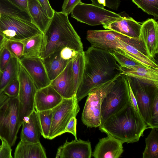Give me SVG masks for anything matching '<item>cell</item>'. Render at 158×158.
<instances>
[{
  "instance_id": "obj_1",
  "label": "cell",
  "mask_w": 158,
  "mask_h": 158,
  "mask_svg": "<svg viewBox=\"0 0 158 158\" xmlns=\"http://www.w3.org/2000/svg\"><path fill=\"white\" fill-rule=\"evenodd\" d=\"M84 68L76 97L79 102L93 89L121 74V67L110 52L91 46L84 52Z\"/></svg>"
},
{
  "instance_id": "obj_2",
  "label": "cell",
  "mask_w": 158,
  "mask_h": 158,
  "mask_svg": "<svg viewBox=\"0 0 158 158\" xmlns=\"http://www.w3.org/2000/svg\"><path fill=\"white\" fill-rule=\"evenodd\" d=\"M43 34L40 56L42 59L65 48L79 52H84L81 38L69 22L68 15L61 11H55Z\"/></svg>"
},
{
  "instance_id": "obj_3",
  "label": "cell",
  "mask_w": 158,
  "mask_h": 158,
  "mask_svg": "<svg viewBox=\"0 0 158 158\" xmlns=\"http://www.w3.org/2000/svg\"><path fill=\"white\" fill-rule=\"evenodd\" d=\"M148 128L140 114L134 109L131 102L99 127L101 132L127 143L138 141Z\"/></svg>"
},
{
  "instance_id": "obj_4",
  "label": "cell",
  "mask_w": 158,
  "mask_h": 158,
  "mask_svg": "<svg viewBox=\"0 0 158 158\" xmlns=\"http://www.w3.org/2000/svg\"><path fill=\"white\" fill-rule=\"evenodd\" d=\"M22 125L19 118L18 96L8 97L0 106V138L13 146Z\"/></svg>"
},
{
  "instance_id": "obj_5",
  "label": "cell",
  "mask_w": 158,
  "mask_h": 158,
  "mask_svg": "<svg viewBox=\"0 0 158 158\" xmlns=\"http://www.w3.org/2000/svg\"><path fill=\"white\" fill-rule=\"evenodd\" d=\"M136 100L139 110L148 128H151V111L153 101L158 95V83L127 76Z\"/></svg>"
},
{
  "instance_id": "obj_6",
  "label": "cell",
  "mask_w": 158,
  "mask_h": 158,
  "mask_svg": "<svg viewBox=\"0 0 158 158\" xmlns=\"http://www.w3.org/2000/svg\"><path fill=\"white\" fill-rule=\"evenodd\" d=\"M130 102L127 76L121 74L116 79L111 89L103 99L101 106V124Z\"/></svg>"
},
{
  "instance_id": "obj_7",
  "label": "cell",
  "mask_w": 158,
  "mask_h": 158,
  "mask_svg": "<svg viewBox=\"0 0 158 158\" xmlns=\"http://www.w3.org/2000/svg\"><path fill=\"white\" fill-rule=\"evenodd\" d=\"M117 78L95 88L89 94L81 116L82 122L87 127H97L100 126L102 101Z\"/></svg>"
},
{
  "instance_id": "obj_8",
  "label": "cell",
  "mask_w": 158,
  "mask_h": 158,
  "mask_svg": "<svg viewBox=\"0 0 158 158\" xmlns=\"http://www.w3.org/2000/svg\"><path fill=\"white\" fill-rule=\"evenodd\" d=\"M71 16L90 26L104 25L122 19L120 14L93 4L79 3L72 11Z\"/></svg>"
},
{
  "instance_id": "obj_9",
  "label": "cell",
  "mask_w": 158,
  "mask_h": 158,
  "mask_svg": "<svg viewBox=\"0 0 158 158\" xmlns=\"http://www.w3.org/2000/svg\"><path fill=\"white\" fill-rule=\"evenodd\" d=\"M17 78L19 83L18 99L19 118L23 124L24 120L35 109V97L37 89L19 60Z\"/></svg>"
},
{
  "instance_id": "obj_10",
  "label": "cell",
  "mask_w": 158,
  "mask_h": 158,
  "mask_svg": "<svg viewBox=\"0 0 158 158\" xmlns=\"http://www.w3.org/2000/svg\"><path fill=\"white\" fill-rule=\"evenodd\" d=\"M80 109L76 96L63 98L59 104L52 109V122L48 139H52L65 133L67 124L72 117H76Z\"/></svg>"
},
{
  "instance_id": "obj_11",
  "label": "cell",
  "mask_w": 158,
  "mask_h": 158,
  "mask_svg": "<svg viewBox=\"0 0 158 158\" xmlns=\"http://www.w3.org/2000/svg\"><path fill=\"white\" fill-rule=\"evenodd\" d=\"M0 29L7 40H22L42 33L32 22L1 14Z\"/></svg>"
},
{
  "instance_id": "obj_12",
  "label": "cell",
  "mask_w": 158,
  "mask_h": 158,
  "mask_svg": "<svg viewBox=\"0 0 158 158\" xmlns=\"http://www.w3.org/2000/svg\"><path fill=\"white\" fill-rule=\"evenodd\" d=\"M33 81L37 89L50 85L43 60L40 57H22L19 60Z\"/></svg>"
},
{
  "instance_id": "obj_13",
  "label": "cell",
  "mask_w": 158,
  "mask_h": 158,
  "mask_svg": "<svg viewBox=\"0 0 158 158\" xmlns=\"http://www.w3.org/2000/svg\"><path fill=\"white\" fill-rule=\"evenodd\" d=\"M90 142L79 139L69 142L66 140L57 149L56 158H90L92 155Z\"/></svg>"
},
{
  "instance_id": "obj_14",
  "label": "cell",
  "mask_w": 158,
  "mask_h": 158,
  "mask_svg": "<svg viewBox=\"0 0 158 158\" xmlns=\"http://www.w3.org/2000/svg\"><path fill=\"white\" fill-rule=\"evenodd\" d=\"M50 85L63 98L76 97L77 90L74 82L72 61H70L64 69L53 80Z\"/></svg>"
},
{
  "instance_id": "obj_15",
  "label": "cell",
  "mask_w": 158,
  "mask_h": 158,
  "mask_svg": "<svg viewBox=\"0 0 158 158\" xmlns=\"http://www.w3.org/2000/svg\"><path fill=\"white\" fill-rule=\"evenodd\" d=\"M139 39L145 46L148 57L154 59L158 52V23L149 19L142 23Z\"/></svg>"
},
{
  "instance_id": "obj_16",
  "label": "cell",
  "mask_w": 158,
  "mask_h": 158,
  "mask_svg": "<svg viewBox=\"0 0 158 158\" xmlns=\"http://www.w3.org/2000/svg\"><path fill=\"white\" fill-rule=\"evenodd\" d=\"M123 142L114 137L107 135L99 139L92 156L95 158H118L123 152Z\"/></svg>"
},
{
  "instance_id": "obj_17",
  "label": "cell",
  "mask_w": 158,
  "mask_h": 158,
  "mask_svg": "<svg viewBox=\"0 0 158 158\" xmlns=\"http://www.w3.org/2000/svg\"><path fill=\"white\" fill-rule=\"evenodd\" d=\"M62 97L50 85L37 89L34 101L37 112L52 110L62 101Z\"/></svg>"
},
{
  "instance_id": "obj_18",
  "label": "cell",
  "mask_w": 158,
  "mask_h": 158,
  "mask_svg": "<svg viewBox=\"0 0 158 158\" xmlns=\"http://www.w3.org/2000/svg\"><path fill=\"white\" fill-rule=\"evenodd\" d=\"M20 141L36 143L40 142L42 130L38 112L35 109L22 124Z\"/></svg>"
},
{
  "instance_id": "obj_19",
  "label": "cell",
  "mask_w": 158,
  "mask_h": 158,
  "mask_svg": "<svg viewBox=\"0 0 158 158\" xmlns=\"http://www.w3.org/2000/svg\"><path fill=\"white\" fill-rule=\"evenodd\" d=\"M102 25L106 29L115 31L130 38L139 39L142 24L131 17H124L121 20Z\"/></svg>"
},
{
  "instance_id": "obj_20",
  "label": "cell",
  "mask_w": 158,
  "mask_h": 158,
  "mask_svg": "<svg viewBox=\"0 0 158 158\" xmlns=\"http://www.w3.org/2000/svg\"><path fill=\"white\" fill-rule=\"evenodd\" d=\"M14 158H46V153L40 142L33 143L20 141L14 153Z\"/></svg>"
},
{
  "instance_id": "obj_21",
  "label": "cell",
  "mask_w": 158,
  "mask_h": 158,
  "mask_svg": "<svg viewBox=\"0 0 158 158\" xmlns=\"http://www.w3.org/2000/svg\"><path fill=\"white\" fill-rule=\"evenodd\" d=\"M127 37L125 36L119 39L117 45V50L121 51L146 67L158 69V65L154 59L145 55L136 48L122 41V40Z\"/></svg>"
},
{
  "instance_id": "obj_22",
  "label": "cell",
  "mask_w": 158,
  "mask_h": 158,
  "mask_svg": "<svg viewBox=\"0 0 158 158\" xmlns=\"http://www.w3.org/2000/svg\"><path fill=\"white\" fill-rule=\"evenodd\" d=\"M27 5L32 23L44 34L51 19L46 14L38 0H27Z\"/></svg>"
},
{
  "instance_id": "obj_23",
  "label": "cell",
  "mask_w": 158,
  "mask_h": 158,
  "mask_svg": "<svg viewBox=\"0 0 158 158\" xmlns=\"http://www.w3.org/2000/svg\"><path fill=\"white\" fill-rule=\"evenodd\" d=\"M42 60L51 82L64 69L70 61L61 57L60 51L52 53Z\"/></svg>"
},
{
  "instance_id": "obj_24",
  "label": "cell",
  "mask_w": 158,
  "mask_h": 158,
  "mask_svg": "<svg viewBox=\"0 0 158 158\" xmlns=\"http://www.w3.org/2000/svg\"><path fill=\"white\" fill-rule=\"evenodd\" d=\"M121 74L158 83V69L138 66L131 68L121 67Z\"/></svg>"
},
{
  "instance_id": "obj_25",
  "label": "cell",
  "mask_w": 158,
  "mask_h": 158,
  "mask_svg": "<svg viewBox=\"0 0 158 158\" xmlns=\"http://www.w3.org/2000/svg\"><path fill=\"white\" fill-rule=\"evenodd\" d=\"M43 36L41 33L21 41L23 44V57H40Z\"/></svg>"
},
{
  "instance_id": "obj_26",
  "label": "cell",
  "mask_w": 158,
  "mask_h": 158,
  "mask_svg": "<svg viewBox=\"0 0 158 158\" xmlns=\"http://www.w3.org/2000/svg\"><path fill=\"white\" fill-rule=\"evenodd\" d=\"M19 60L14 57L10 59L4 69L0 72V94L17 75Z\"/></svg>"
},
{
  "instance_id": "obj_27",
  "label": "cell",
  "mask_w": 158,
  "mask_h": 158,
  "mask_svg": "<svg viewBox=\"0 0 158 158\" xmlns=\"http://www.w3.org/2000/svg\"><path fill=\"white\" fill-rule=\"evenodd\" d=\"M1 14L32 22L29 14L21 9L9 0H0Z\"/></svg>"
},
{
  "instance_id": "obj_28",
  "label": "cell",
  "mask_w": 158,
  "mask_h": 158,
  "mask_svg": "<svg viewBox=\"0 0 158 158\" xmlns=\"http://www.w3.org/2000/svg\"><path fill=\"white\" fill-rule=\"evenodd\" d=\"M145 138L146 146L143 158H158V128H152Z\"/></svg>"
},
{
  "instance_id": "obj_29",
  "label": "cell",
  "mask_w": 158,
  "mask_h": 158,
  "mask_svg": "<svg viewBox=\"0 0 158 158\" xmlns=\"http://www.w3.org/2000/svg\"><path fill=\"white\" fill-rule=\"evenodd\" d=\"M84 52H79L72 60L75 87L77 90L81 81L84 68Z\"/></svg>"
},
{
  "instance_id": "obj_30",
  "label": "cell",
  "mask_w": 158,
  "mask_h": 158,
  "mask_svg": "<svg viewBox=\"0 0 158 158\" xmlns=\"http://www.w3.org/2000/svg\"><path fill=\"white\" fill-rule=\"evenodd\" d=\"M137 7L148 15L158 19V0H131Z\"/></svg>"
},
{
  "instance_id": "obj_31",
  "label": "cell",
  "mask_w": 158,
  "mask_h": 158,
  "mask_svg": "<svg viewBox=\"0 0 158 158\" xmlns=\"http://www.w3.org/2000/svg\"><path fill=\"white\" fill-rule=\"evenodd\" d=\"M37 112L41 128V135L44 138L48 139L52 122V110H48Z\"/></svg>"
},
{
  "instance_id": "obj_32",
  "label": "cell",
  "mask_w": 158,
  "mask_h": 158,
  "mask_svg": "<svg viewBox=\"0 0 158 158\" xmlns=\"http://www.w3.org/2000/svg\"><path fill=\"white\" fill-rule=\"evenodd\" d=\"M109 52L121 67L131 68L138 66H144L120 51L112 50Z\"/></svg>"
},
{
  "instance_id": "obj_33",
  "label": "cell",
  "mask_w": 158,
  "mask_h": 158,
  "mask_svg": "<svg viewBox=\"0 0 158 158\" xmlns=\"http://www.w3.org/2000/svg\"><path fill=\"white\" fill-rule=\"evenodd\" d=\"M13 57L19 60L23 57V44L20 40H6L4 44Z\"/></svg>"
},
{
  "instance_id": "obj_34",
  "label": "cell",
  "mask_w": 158,
  "mask_h": 158,
  "mask_svg": "<svg viewBox=\"0 0 158 158\" xmlns=\"http://www.w3.org/2000/svg\"><path fill=\"white\" fill-rule=\"evenodd\" d=\"M19 83L17 76L4 89L3 92L9 98H16L18 96Z\"/></svg>"
},
{
  "instance_id": "obj_35",
  "label": "cell",
  "mask_w": 158,
  "mask_h": 158,
  "mask_svg": "<svg viewBox=\"0 0 158 158\" xmlns=\"http://www.w3.org/2000/svg\"><path fill=\"white\" fill-rule=\"evenodd\" d=\"M92 4L104 8L106 6L114 10H117L120 5V0H90Z\"/></svg>"
},
{
  "instance_id": "obj_36",
  "label": "cell",
  "mask_w": 158,
  "mask_h": 158,
  "mask_svg": "<svg viewBox=\"0 0 158 158\" xmlns=\"http://www.w3.org/2000/svg\"><path fill=\"white\" fill-rule=\"evenodd\" d=\"M151 128H158V95L155 98L151 111Z\"/></svg>"
},
{
  "instance_id": "obj_37",
  "label": "cell",
  "mask_w": 158,
  "mask_h": 158,
  "mask_svg": "<svg viewBox=\"0 0 158 158\" xmlns=\"http://www.w3.org/2000/svg\"><path fill=\"white\" fill-rule=\"evenodd\" d=\"M13 57L12 55L4 45L0 51V70H2L8 63Z\"/></svg>"
},
{
  "instance_id": "obj_38",
  "label": "cell",
  "mask_w": 158,
  "mask_h": 158,
  "mask_svg": "<svg viewBox=\"0 0 158 158\" xmlns=\"http://www.w3.org/2000/svg\"><path fill=\"white\" fill-rule=\"evenodd\" d=\"M0 158H12V149L10 145L5 140L0 138Z\"/></svg>"
},
{
  "instance_id": "obj_39",
  "label": "cell",
  "mask_w": 158,
  "mask_h": 158,
  "mask_svg": "<svg viewBox=\"0 0 158 158\" xmlns=\"http://www.w3.org/2000/svg\"><path fill=\"white\" fill-rule=\"evenodd\" d=\"M81 2V0H64L61 12L69 15L75 7Z\"/></svg>"
},
{
  "instance_id": "obj_40",
  "label": "cell",
  "mask_w": 158,
  "mask_h": 158,
  "mask_svg": "<svg viewBox=\"0 0 158 158\" xmlns=\"http://www.w3.org/2000/svg\"><path fill=\"white\" fill-rule=\"evenodd\" d=\"M79 52L68 48H64L60 51L61 57L69 61L72 60Z\"/></svg>"
},
{
  "instance_id": "obj_41",
  "label": "cell",
  "mask_w": 158,
  "mask_h": 158,
  "mask_svg": "<svg viewBox=\"0 0 158 158\" xmlns=\"http://www.w3.org/2000/svg\"><path fill=\"white\" fill-rule=\"evenodd\" d=\"M76 117H72L66 126L65 129V133L69 132L71 133L77 139L76 132L77 119Z\"/></svg>"
},
{
  "instance_id": "obj_42",
  "label": "cell",
  "mask_w": 158,
  "mask_h": 158,
  "mask_svg": "<svg viewBox=\"0 0 158 158\" xmlns=\"http://www.w3.org/2000/svg\"><path fill=\"white\" fill-rule=\"evenodd\" d=\"M44 12L50 19L53 17L55 11L52 8L48 0H38Z\"/></svg>"
},
{
  "instance_id": "obj_43",
  "label": "cell",
  "mask_w": 158,
  "mask_h": 158,
  "mask_svg": "<svg viewBox=\"0 0 158 158\" xmlns=\"http://www.w3.org/2000/svg\"><path fill=\"white\" fill-rule=\"evenodd\" d=\"M9 0L21 9L29 14L28 9L27 0Z\"/></svg>"
},
{
  "instance_id": "obj_44",
  "label": "cell",
  "mask_w": 158,
  "mask_h": 158,
  "mask_svg": "<svg viewBox=\"0 0 158 158\" xmlns=\"http://www.w3.org/2000/svg\"><path fill=\"white\" fill-rule=\"evenodd\" d=\"M129 90V94L131 102L134 107V109L138 112L139 113V108L138 107L137 102L135 96L133 94V93L131 90L130 86L128 83Z\"/></svg>"
},
{
  "instance_id": "obj_45",
  "label": "cell",
  "mask_w": 158,
  "mask_h": 158,
  "mask_svg": "<svg viewBox=\"0 0 158 158\" xmlns=\"http://www.w3.org/2000/svg\"><path fill=\"white\" fill-rule=\"evenodd\" d=\"M8 98V97L3 92L0 94V106Z\"/></svg>"
},
{
  "instance_id": "obj_46",
  "label": "cell",
  "mask_w": 158,
  "mask_h": 158,
  "mask_svg": "<svg viewBox=\"0 0 158 158\" xmlns=\"http://www.w3.org/2000/svg\"><path fill=\"white\" fill-rule=\"evenodd\" d=\"M6 39L2 33H0V46L4 44Z\"/></svg>"
},
{
  "instance_id": "obj_47",
  "label": "cell",
  "mask_w": 158,
  "mask_h": 158,
  "mask_svg": "<svg viewBox=\"0 0 158 158\" xmlns=\"http://www.w3.org/2000/svg\"><path fill=\"white\" fill-rule=\"evenodd\" d=\"M4 44L0 46V51L1 50L2 48L4 46Z\"/></svg>"
},
{
  "instance_id": "obj_48",
  "label": "cell",
  "mask_w": 158,
  "mask_h": 158,
  "mask_svg": "<svg viewBox=\"0 0 158 158\" xmlns=\"http://www.w3.org/2000/svg\"><path fill=\"white\" fill-rule=\"evenodd\" d=\"M0 33H2V32H1V30L0 29Z\"/></svg>"
},
{
  "instance_id": "obj_49",
  "label": "cell",
  "mask_w": 158,
  "mask_h": 158,
  "mask_svg": "<svg viewBox=\"0 0 158 158\" xmlns=\"http://www.w3.org/2000/svg\"><path fill=\"white\" fill-rule=\"evenodd\" d=\"M1 13L0 12V19L1 18Z\"/></svg>"
},
{
  "instance_id": "obj_50",
  "label": "cell",
  "mask_w": 158,
  "mask_h": 158,
  "mask_svg": "<svg viewBox=\"0 0 158 158\" xmlns=\"http://www.w3.org/2000/svg\"></svg>"
}]
</instances>
